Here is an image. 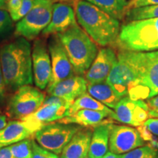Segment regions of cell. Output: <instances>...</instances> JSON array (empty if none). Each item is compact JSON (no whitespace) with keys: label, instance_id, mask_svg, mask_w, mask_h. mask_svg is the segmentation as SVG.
Here are the masks:
<instances>
[{"label":"cell","instance_id":"22","mask_svg":"<svg viewBox=\"0 0 158 158\" xmlns=\"http://www.w3.org/2000/svg\"><path fill=\"white\" fill-rule=\"evenodd\" d=\"M81 109H89L104 112L105 114H108L110 118L116 120V114L114 110L98 101L93 97L91 96L88 92H86L83 95L75 100V101L71 104L69 108L68 116L73 115L78 110Z\"/></svg>","mask_w":158,"mask_h":158},{"label":"cell","instance_id":"10","mask_svg":"<svg viewBox=\"0 0 158 158\" xmlns=\"http://www.w3.org/2000/svg\"><path fill=\"white\" fill-rule=\"evenodd\" d=\"M145 144L136 128L112 123L108 144V149L111 152L123 155Z\"/></svg>","mask_w":158,"mask_h":158},{"label":"cell","instance_id":"16","mask_svg":"<svg viewBox=\"0 0 158 158\" xmlns=\"http://www.w3.org/2000/svg\"><path fill=\"white\" fill-rule=\"evenodd\" d=\"M76 23V13L72 6L63 2L54 3L51 22L42 33L43 35H56Z\"/></svg>","mask_w":158,"mask_h":158},{"label":"cell","instance_id":"38","mask_svg":"<svg viewBox=\"0 0 158 158\" xmlns=\"http://www.w3.org/2000/svg\"><path fill=\"white\" fill-rule=\"evenodd\" d=\"M102 158H122V155H117V154L111 152L110 151H108Z\"/></svg>","mask_w":158,"mask_h":158},{"label":"cell","instance_id":"6","mask_svg":"<svg viewBox=\"0 0 158 158\" xmlns=\"http://www.w3.org/2000/svg\"><path fill=\"white\" fill-rule=\"evenodd\" d=\"M54 3L55 0H35L29 13L17 23L15 35L35 40L50 23Z\"/></svg>","mask_w":158,"mask_h":158},{"label":"cell","instance_id":"20","mask_svg":"<svg viewBox=\"0 0 158 158\" xmlns=\"http://www.w3.org/2000/svg\"><path fill=\"white\" fill-rule=\"evenodd\" d=\"M70 106L62 104H43L35 113L26 116L21 120H33L40 123L46 124L57 122L68 116Z\"/></svg>","mask_w":158,"mask_h":158},{"label":"cell","instance_id":"21","mask_svg":"<svg viewBox=\"0 0 158 158\" xmlns=\"http://www.w3.org/2000/svg\"><path fill=\"white\" fill-rule=\"evenodd\" d=\"M109 117L104 112L89 109H81L70 116H65L59 120V122L66 124H76L83 127L94 128L103 123Z\"/></svg>","mask_w":158,"mask_h":158},{"label":"cell","instance_id":"32","mask_svg":"<svg viewBox=\"0 0 158 158\" xmlns=\"http://www.w3.org/2000/svg\"><path fill=\"white\" fill-rule=\"evenodd\" d=\"M143 124L154 135L158 137V118H148Z\"/></svg>","mask_w":158,"mask_h":158},{"label":"cell","instance_id":"9","mask_svg":"<svg viewBox=\"0 0 158 158\" xmlns=\"http://www.w3.org/2000/svg\"><path fill=\"white\" fill-rule=\"evenodd\" d=\"M48 48L51 56L52 73L46 88L47 92L59 82L76 75L70 59L57 35H54L51 37Z\"/></svg>","mask_w":158,"mask_h":158},{"label":"cell","instance_id":"23","mask_svg":"<svg viewBox=\"0 0 158 158\" xmlns=\"http://www.w3.org/2000/svg\"><path fill=\"white\" fill-rule=\"evenodd\" d=\"M87 92L107 107L114 109L122 98L117 95L106 81L88 84Z\"/></svg>","mask_w":158,"mask_h":158},{"label":"cell","instance_id":"42","mask_svg":"<svg viewBox=\"0 0 158 158\" xmlns=\"http://www.w3.org/2000/svg\"><path fill=\"white\" fill-rule=\"evenodd\" d=\"M59 158H64V157H62V156H60V157H59Z\"/></svg>","mask_w":158,"mask_h":158},{"label":"cell","instance_id":"41","mask_svg":"<svg viewBox=\"0 0 158 158\" xmlns=\"http://www.w3.org/2000/svg\"><path fill=\"white\" fill-rule=\"evenodd\" d=\"M6 7V2L5 0H0V9H5Z\"/></svg>","mask_w":158,"mask_h":158},{"label":"cell","instance_id":"11","mask_svg":"<svg viewBox=\"0 0 158 158\" xmlns=\"http://www.w3.org/2000/svg\"><path fill=\"white\" fill-rule=\"evenodd\" d=\"M150 107L145 100H135L129 97H124L116 106L114 110L116 121L138 127L149 118Z\"/></svg>","mask_w":158,"mask_h":158},{"label":"cell","instance_id":"27","mask_svg":"<svg viewBox=\"0 0 158 158\" xmlns=\"http://www.w3.org/2000/svg\"><path fill=\"white\" fill-rule=\"evenodd\" d=\"M122 155V158H158V151L145 144Z\"/></svg>","mask_w":158,"mask_h":158},{"label":"cell","instance_id":"30","mask_svg":"<svg viewBox=\"0 0 158 158\" xmlns=\"http://www.w3.org/2000/svg\"><path fill=\"white\" fill-rule=\"evenodd\" d=\"M13 21L8 11L0 9V37L10 30L13 27Z\"/></svg>","mask_w":158,"mask_h":158},{"label":"cell","instance_id":"44","mask_svg":"<svg viewBox=\"0 0 158 158\" xmlns=\"http://www.w3.org/2000/svg\"><path fill=\"white\" fill-rule=\"evenodd\" d=\"M5 2H7V0H5Z\"/></svg>","mask_w":158,"mask_h":158},{"label":"cell","instance_id":"19","mask_svg":"<svg viewBox=\"0 0 158 158\" xmlns=\"http://www.w3.org/2000/svg\"><path fill=\"white\" fill-rule=\"evenodd\" d=\"M112 118L94 127L91 138L88 156L91 158H102L108 151L109 135Z\"/></svg>","mask_w":158,"mask_h":158},{"label":"cell","instance_id":"26","mask_svg":"<svg viewBox=\"0 0 158 158\" xmlns=\"http://www.w3.org/2000/svg\"><path fill=\"white\" fill-rule=\"evenodd\" d=\"M32 138H29L10 146L14 158H31Z\"/></svg>","mask_w":158,"mask_h":158},{"label":"cell","instance_id":"35","mask_svg":"<svg viewBox=\"0 0 158 158\" xmlns=\"http://www.w3.org/2000/svg\"><path fill=\"white\" fill-rule=\"evenodd\" d=\"M21 4V0H7L6 2V7L9 13H14L19 8Z\"/></svg>","mask_w":158,"mask_h":158},{"label":"cell","instance_id":"12","mask_svg":"<svg viewBox=\"0 0 158 158\" xmlns=\"http://www.w3.org/2000/svg\"><path fill=\"white\" fill-rule=\"evenodd\" d=\"M33 81L40 89H45L51 81L52 68L48 48L43 40H35L31 49Z\"/></svg>","mask_w":158,"mask_h":158},{"label":"cell","instance_id":"25","mask_svg":"<svg viewBox=\"0 0 158 158\" xmlns=\"http://www.w3.org/2000/svg\"><path fill=\"white\" fill-rule=\"evenodd\" d=\"M125 18L127 21L158 18V4L130 8L126 13Z\"/></svg>","mask_w":158,"mask_h":158},{"label":"cell","instance_id":"18","mask_svg":"<svg viewBox=\"0 0 158 158\" xmlns=\"http://www.w3.org/2000/svg\"><path fill=\"white\" fill-rule=\"evenodd\" d=\"M93 129L92 127H82L79 130L63 149L61 156L64 158L87 157Z\"/></svg>","mask_w":158,"mask_h":158},{"label":"cell","instance_id":"24","mask_svg":"<svg viewBox=\"0 0 158 158\" xmlns=\"http://www.w3.org/2000/svg\"><path fill=\"white\" fill-rule=\"evenodd\" d=\"M114 19L122 20L127 11L128 0H85Z\"/></svg>","mask_w":158,"mask_h":158},{"label":"cell","instance_id":"8","mask_svg":"<svg viewBox=\"0 0 158 158\" xmlns=\"http://www.w3.org/2000/svg\"><path fill=\"white\" fill-rule=\"evenodd\" d=\"M45 94L31 85H23L19 87L7 104V113L11 117L21 120L26 116L35 113L42 106Z\"/></svg>","mask_w":158,"mask_h":158},{"label":"cell","instance_id":"34","mask_svg":"<svg viewBox=\"0 0 158 158\" xmlns=\"http://www.w3.org/2000/svg\"><path fill=\"white\" fill-rule=\"evenodd\" d=\"M6 85L4 79L2 70L1 63H0V105L2 104L5 98L6 92Z\"/></svg>","mask_w":158,"mask_h":158},{"label":"cell","instance_id":"5","mask_svg":"<svg viewBox=\"0 0 158 158\" xmlns=\"http://www.w3.org/2000/svg\"><path fill=\"white\" fill-rule=\"evenodd\" d=\"M116 45L121 50L135 52L158 50V18L128 21L122 25Z\"/></svg>","mask_w":158,"mask_h":158},{"label":"cell","instance_id":"37","mask_svg":"<svg viewBox=\"0 0 158 158\" xmlns=\"http://www.w3.org/2000/svg\"><path fill=\"white\" fill-rule=\"evenodd\" d=\"M147 102L150 108H158V94L153 98L148 99Z\"/></svg>","mask_w":158,"mask_h":158},{"label":"cell","instance_id":"7","mask_svg":"<svg viewBox=\"0 0 158 158\" xmlns=\"http://www.w3.org/2000/svg\"><path fill=\"white\" fill-rule=\"evenodd\" d=\"M82 127L76 124L54 122L45 124L35 133L34 137L39 145L59 155L73 136Z\"/></svg>","mask_w":158,"mask_h":158},{"label":"cell","instance_id":"15","mask_svg":"<svg viewBox=\"0 0 158 158\" xmlns=\"http://www.w3.org/2000/svg\"><path fill=\"white\" fill-rule=\"evenodd\" d=\"M117 61V54L110 47H102L90 68L85 73L88 84H97L106 81L108 75Z\"/></svg>","mask_w":158,"mask_h":158},{"label":"cell","instance_id":"36","mask_svg":"<svg viewBox=\"0 0 158 158\" xmlns=\"http://www.w3.org/2000/svg\"><path fill=\"white\" fill-rule=\"evenodd\" d=\"M0 158H14L11 152L10 146L0 149Z\"/></svg>","mask_w":158,"mask_h":158},{"label":"cell","instance_id":"3","mask_svg":"<svg viewBox=\"0 0 158 158\" xmlns=\"http://www.w3.org/2000/svg\"><path fill=\"white\" fill-rule=\"evenodd\" d=\"M129 62L136 75V80L128 96L135 100H147L158 94V50L118 52Z\"/></svg>","mask_w":158,"mask_h":158},{"label":"cell","instance_id":"2","mask_svg":"<svg viewBox=\"0 0 158 158\" xmlns=\"http://www.w3.org/2000/svg\"><path fill=\"white\" fill-rule=\"evenodd\" d=\"M76 21L98 45H116L120 31V22L85 0H77L74 5Z\"/></svg>","mask_w":158,"mask_h":158},{"label":"cell","instance_id":"1","mask_svg":"<svg viewBox=\"0 0 158 158\" xmlns=\"http://www.w3.org/2000/svg\"><path fill=\"white\" fill-rule=\"evenodd\" d=\"M0 63L6 87L16 91L34 82L31 47L28 40L19 37L0 48Z\"/></svg>","mask_w":158,"mask_h":158},{"label":"cell","instance_id":"31","mask_svg":"<svg viewBox=\"0 0 158 158\" xmlns=\"http://www.w3.org/2000/svg\"><path fill=\"white\" fill-rule=\"evenodd\" d=\"M157 4H158V0H130L127 6V10L133 7L157 5Z\"/></svg>","mask_w":158,"mask_h":158},{"label":"cell","instance_id":"28","mask_svg":"<svg viewBox=\"0 0 158 158\" xmlns=\"http://www.w3.org/2000/svg\"><path fill=\"white\" fill-rule=\"evenodd\" d=\"M35 0H21V6L16 11L10 13V17L13 21H19L22 19L33 7Z\"/></svg>","mask_w":158,"mask_h":158},{"label":"cell","instance_id":"40","mask_svg":"<svg viewBox=\"0 0 158 158\" xmlns=\"http://www.w3.org/2000/svg\"><path fill=\"white\" fill-rule=\"evenodd\" d=\"M7 124V118H6L5 116L0 114V130L5 127Z\"/></svg>","mask_w":158,"mask_h":158},{"label":"cell","instance_id":"4","mask_svg":"<svg viewBox=\"0 0 158 158\" xmlns=\"http://www.w3.org/2000/svg\"><path fill=\"white\" fill-rule=\"evenodd\" d=\"M56 35L70 59L75 73L84 75L98 55V45L78 23Z\"/></svg>","mask_w":158,"mask_h":158},{"label":"cell","instance_id":"43","mask_svg":"<svg viewBox=\"0 0 158 158\" xmlns=\"http://www.w3.org/2000/svg\"><path fill=\"white\" fill-rule=\"evenodd\" d=\"M85 158H91V157H89V156H87V157H85Z\"/></svg>","mask_w":158,"mask_h":158},{"label":"cell","instance_id":"39","mask_svg":"<svg viewBox=\"0 0 158 158\" xmlns=\"http://www.w3.org/2000/svg\"><path fill=\"white\" fill-rule=\"evenodd\" d=\"M149 118H158V108H150Z\"/></svg>","mask_w":158,"mask_h":158},{"label":"cell","instance_id":"33","mask_svg":"<svg viewBox=\"0 0 158 158\" xmlns=\"http://www.w3.org/2000/svg\"><path fill=\"white\" fill-rule=\"evenodd\" d=\"M136 129L138 130V133H139L142 139H143L145 142L149 141L152 139L154 135L149 131V129H148L144 124H141V125L138 126Z\"/></svg>","mask_w":158,"mask_h":158},{"label":"cell","instance_id":"17","mask_svg":"<svg viewBox=\"0 0 158 158\" xmlns=\"http://www.w3.org/2000/svg\"><path fill=\"white\" fill-rule=\"evenodd\" d=\"M88 83L82 76L75 75L55 85L48 93L59 97L73 103L77 98L87 92Z\"/></svg>","mask_w":158,"mask_h":158},{"label":"cell","instance_id":"14","mask_svg":"<svg viewBox=\"0 0 158 158\" xmlns=\"http://www.w3.org/2000/svg\"><path fill=\"white\" fill-rule=\"evenodd\" d=\"M44 125L29 119L7 122L5 127L0 130V149L31 138Z\"/></svg>","mask_w":158,"mask_h":158},{"label":"cell","instance_id":"29","mask_svg":"<svg viewBox=\"0 0 158 158\" xmlns=\"http://www.w3.org/2000/svg\"><path fill=\"white\" fill-rule=\"evenodd\" d=\"M31 158H59L58 155L42 147L34 139H32L31 142Z\"/></svg>","mask_w":158,"mask_h":158},{"label":"cell","instance_id":"13","mask_svg":"<svg viewBox=\"0 0 158 158\" xmlns=\"http://www.w3.org/2000/svg\"><path fill=\"white\" fill-rule=\"evenodd\" d=\"M136 80L135 71L129 62L122 56L117 54V61L108 75L106 82L120 97H127Z\"/></svg>","mask_w":158,"mask_h":158}]
</instances>
